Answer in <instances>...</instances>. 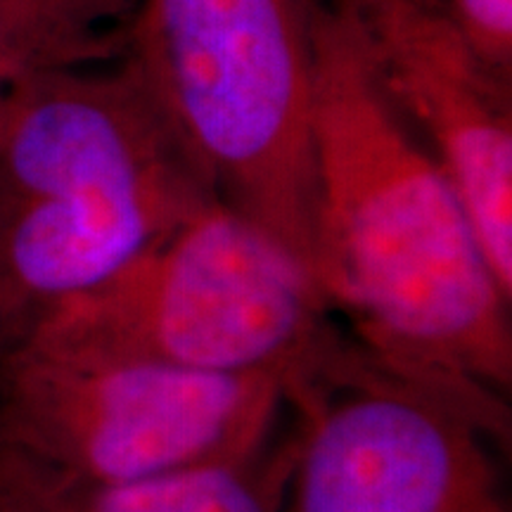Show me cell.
<instances>
[{
  "mask_svg": "<svg viewBox=\"0 0 512 512\" xmlns=\"http://www.w3.org/2000/svg\"><path fill=\"white\" fill-rule=\"evenodd\" d=\"M318 283L349 335L512 434V294L451 178L323 12L311 110Z\"/></svg>",
  "mask_w": 512,
  "mask_h": 512,
  "instance_id": "obj_1",
  "label": "cell"
},
{
  "mask_svg": "<svg viewBox=\"0 0 512 512\" xmlns=\"http://www.w3.org/2000/svg\"><path fill=\"white\" fill-rule=\"evenodd\" d=\"M214 200L124 53L24 83L0 117V344Z\"/></svg>",
  "mask_w": 512,
  "mask_h": 512,
  "instance_id": "obj_2",
  "label": "cell"
},
{
  "mask_svg": "<svg viewBox=\"0 0 512 512\" xmlns=\"http://www.w3.org/2000/svg\"><path fill=\"white\" fill-rule=\"evenodd\" d=\"M325 8L136 0L124 48L216 197L287 249L318 290L311 110Z\"/></svg>",
  "mask_w": 512,
  "mask_h": 512,
  "instance_id": "obj_3",
  "label": "cell"
},
{
  "mask_svg": "<svg viewBox=\"0 0 512 512\" xmlns=\"http://www.w3.org/2000/svg\"><path fill=\"white\" fill-rule=\"evenodd\" d=\"M17 335L200 373L268 375L292 403L351 347L302 264L221 200Z\"/></svg>",
  "mask_w": 512,
  "mask_h": 512,
  "instance_id": "obj_4",
  "label": "cell"
},
{
  "mask_svg": "<svg viewBox=\"0 0 512 512\" xmlns=\"http://www.w3.org/2000/svg\"><path fill=\"white\" fill-rule=\"evenodd\" d=\"M292 396L17 335L0 344V451L86 482H140L245 460L280 437Z\"/></svg>",
  "mask_w": 512,
  "mask_h": 512,
  "instance_id": "obj_5",
  "label": "cell"
},
{
  "mask_svg": "<svg viewBox=\"0 0 512 512\" xmlns=\"http://www.w3.org/2000/svg\"><path fill=\"white\" fill-rule=\"evenodd\" d=\"M292 411L280 512H512L510 434L356 339Z\"/></svg>",
  "mask_w": 512,
  "mask_h": 512,
  "instance_id": "obj_6",
  "label": "cell"
},
{
  "mask_svg": "<svg viewBox=\"0 0 512 512\" xmlns=\"http://www.w3.org/2000/svg\"><path fill=\"white\" fill-rule=\"evenodd\" d=\"M382 98L451 178L512 294V81L479 60L437 0H328Z\"/></svg>",
  "mask_w": 512,
  "mask_h": 512,
  "instance_id": "obj_7",
  "label": "cell"
},
{
  "mask_svg": "<svg viewBox=\"0 0 512 512\" xmlns=\"http://www.w3.org/2000/svg\"><path fill=\"white\" fill-rule=\"evenodd\" d=\"M297 425L264 451L140 482H86L0 451V512H280Z\"/></svg>",
  "mask_w": 512,
  "mask_h": 512,
  "instance_id": "obj_8",
  "label": "cell"
},
{
  "mask_svg": "<svg viewBox=\"0 0 512 512\" xmlns=\"http://www.w3.org/2000/svg\"><path fill=\"white\" fill-rule=\"evenodd\" d=\"M136 0H0V117L24 83L126 48Z\"/></svg>",
  "mask_w": 512,
  "mask_h": 512,
  "instance_id": "obj_9",
  "label": "cell"
},
{
  "mask_svg": "<svg viewBox=\"0 0 512 512\" xmlns=\"http://www.w3.org/2000/svg\"><path fill=\"white\" fill-rule=\"evenodd\" d=\"M467 46L496 76L512 81V0H437Z\"/></svg>",
  "mask_w": 512,
  "mask_h": 512,
  "instance_id": "obj_10",
  "label": "cell"
}]
</instances>
